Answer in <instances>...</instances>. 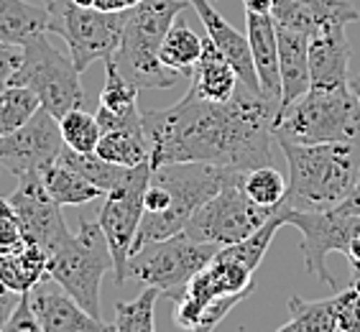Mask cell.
Segmentation results:
<instances>
[{
    "mask_svg": "<svg viewBox=\"0 0 360 332\" xmlns=\"http://www.w3.org/2000/svg\"><path fill=\"white\" fill-rule=\"evenodd\" d=\"M284 225H294L302 233L299 250L304 256L307 271L335 289V279L327 271V256H345L350 243L360 236V215H342L338 210H291L286 205Z\"/></svg>",
    "mask_w": 360,
    "mask_h": 332,
    "instance_id": "4fadbf2b",
    "label": "cell"
},
{
    "mask_svg": "<svg viewBox=\"0 0 360 332\" xmlns=\"http://www.w3.org/2000/svg\"><path fill=\"white\" fill-rule=\"evenodd\" d=\"M128 13V11H125ZM125 13H105L97 8H82L72 0H56L49 6L46 34L62 36L75 67L84 72L97 59H112L125 28Z\"/></svg>",
    "mask_w": 360,
    "mask_h": 332,
    "instance_id": "9c48e42d",
    "label": "cell"
},
{
    "mask_svg": "<svg viewBox=\"0 0 360 332\" xmlns=\"http://www.w3.org/2000/svg\"><path fill=\"white\" fill-rule=\"evenodd\" d=\"M103 131H141L143 120L139 110V87L128 82L112 59H105V87L95 113Z\"/></svg>",
    "mask_w": 360,
    "mask_h": 332,
    "instance_id": "d6986e66",
    "label": "cell"
},
{
    "mask_svg": "<svg viewBox=\"0 0 360 332\" xmlns=\"http://www.w3.org/2000/svg\"><path fill=\"white\" fill-rule=\"evenodd\" d=\"M302 3H314V6H327V3H335V0H302Z\"/></svg>",
    "mask_w": 360,
    "mask_h": 332,
    "instance_id": "bcb514c9",
    "label": "cell"
},
{
    "mask_svg": "<svg viewBox=\"0 0 360 332\" xmlns=\"http://www.w3.org/2000/svg\"><path fill=\"white\" fill-rule=\"evenodd\" d=\"M338 332H360V294L350 286L335 294Z\"/></svg>",
    "mask_w": 360,
    "mask_h": 332,
    "instance_id": "d590c367",
    "label": "cell"
},
{
    "mask_svg": "<svg viewBox=\"0 0 360 332\" xmlns=\"http://www.w3.org/2000/svg\"><path fill=\"white\" fill-rule=\"evenodd\" d=\"M31 307L39 319L41 332H105L110 330L108 322L92 317L90 312L82 309V305L75 297H70L54 279L46 276L44 281L28 291Z\"/></svg>",
    "mask_w": 360,
    "mask_h": 332,
    "instance_id": "2e32d148",
    "label": "cell"
},
{
    "mask_svg": "<svg viewBox=\"0 0 360 332\" xmlns=\"http://www.w3.org/2000/svg\"><path fill=\"white\" fill-rule=\"evenodd\" d=\"M217 248L222 245L194 241L181 230L176 236L146 243L133 250L128 258V279H136L143 286H156L164 297H169L187 284L215 256Z\"/></svg>",
    "mask_w": 360,
    "mask_h": 332,
    "instance_id": "8fae6325",
    "label": "cell"
},
{
    "mask_svg": "<svg viewBox=\"0 0 360 332\" xmlns=\"http://www.w3.org/2000/svg\"><path fill=\"white\" fill-rule=\"evenodd\" d=\"M202 54V39L184 21H174L159 46V59L176 75L192 77V70Z\"/></svg>",
    "mask_w": 360,
    "mask_h": 332,
    "instance_id": "83f0119b",
    "label": "cell"
},
{
    "mask_svg": "<svg viewBox=\"0 0 360 332\" xmlns=\"http://www.w3.org/2000/svg\"><path fill=\"white\" fill-rule=\"evenodd\" d=\"M271 18L276 21V26L309 36L327 23H345L347 26V23L360 21V11L350 0H335L327 6H314V3H302V0H274Z\"/></svg>",
    "mask_w": 360,
    "mask_h": 332,
    "instance_id": "ffe728a7",
    "label": "cell"
},
{
    "mask_svg": "<svg viewBox=\"0 0 360 332\" xmlns=\"http://www.w3.org/2000/svg\"><path fill=\"white\" fill-rule=\"evenodd\" d=\"M95 153L100 159L110 161V164L131 169V166L148 161L151 146H148L143 128L141 131H103V136L97 141Z\"/></svg>",
    "mask_w": 360,
    "mask_h": 332,
    "instance_id": "4316f807",
    "label": "cell"
},
{
    "mask_svg": "<svg viewBox=\"0 0 360 332\" xmlns=\"http://www.w3.org/2000/svg\"><path fill=\"white\" fill-rule=\"evenodd\" d=\"M276 136L299 143L360 141V105L350 82L338 87H309L289 108H281Z\"/></svg>",
    "mask_w": 360,
    "mask_h": 332,
    "instance_id": "8992f818",
    "label": "cell"
},
{
    "mask_svg": "<svg viewBox=\"0 0 360 332\" xmlns=\"http://www.w3.org/2000/svg\"><path fill=\"white\" fill-rule=\"evenodd\" d=\"M18 297H21L18 291L8 289V286L0 281V332H3V327H6L8 317L13 314L15 305H18Z\"/></svg>",
    "mask_w": 360,
    "mask_h": 332,
    "instance_id": "ab89813d",
    "label": "cell"
},
{
    "mask_svg": "<svg viewBox=\"0 0 360 332\" xmlns=\"http://www.w3.org/2000/svg\"><path fill=\"white\" fill-rule=\"evenodd\" d=\"M286 187L289 181L274 166H258V169L243 172V189L248 192L250 200L264 208H278L286 197Z\"/></svg>",
    "mask_w": 360,
    "mask_h": 332,
    "instance_id": "d6a6232c",
    "label": "cell"
},
{
    "mask_svg": "<svg viewBox=\"0 0 360 332\" xmlns=\"http://www.w3.org/2000/svg\"><path fill=\"white\" fill-rule=\"evenodd\" d=\"M238 84L240 79H238L233 64L217 51V46L210 39H202V54L192 70L189 92H194L202 100H210V103H225L238 90Z\"/></svg>",
    "mask_w": 360,
    "mask_h": 332,
    "instance_id": "603a6c76",
    "label": "cell"
},
{
    "mask_svg": "<svg viewBox=\"0 0 360 332\" xmlns=\"http://www.w3.org/2000/svg\"><path fill=\"white\" fill-rule=\"evenodd\" d=\"M289 164L284 202L291 210H333L360 179V141L299 143L276 136Z\"/></svg>",
    "mask_w": 360,
    "mask_h": 332,
    "instance_id": "3957f363",
    "label": "cell"
},
{
    "mask_svg": "<svg viewBox=\"0 0 360 332\" xmlns=\"http://www.w3.org/2000/svg\"><path fill=\"white\" fill-rule=\"evenodd\" d=\"M8 177H13V174L8 172L6 166H0V194H3V187H6V179Z\"/></svg>",
    "mask_w": 360,
    "mask_h": 332,
    "instance_id": "f6af8a7d",
    "label": "cell"
},
{
    "mask_svg": "<svg viewBox=\"0 0 360 332\" xmlns=\"http://www.w3.org/2000/svg\"><path fill=\"white\" fill-rule=\"evenodd\" d=\"M281 332H338V314H335V297L330 299H302L299 294L289 299V322L278 327Z\"/></svg>",
    "mask_w": 360,
    "mask_h": 332,
    "instance_id": "f1b7e54d",
    "label": "cell"
},
{
    "mask_svg": "<svg viewBox=\"0 0 360 332\" xmlns=\"http://www.w3.org/2000/svg\"><path fill=\"white\" fill-rule=\"evenodd\" d=\"M56 161H62V164L77 169V172L82 174V177H87L95 187L103 189L105 194L110 192V189L123 179V174H125V166L110 164V161L100 159L95 151H90V153L75 151V148H70V146H64Z\"/></svg>",
    "mask_w": 360,
    "mask_h": 332,
    "instance_id": "4dcf8cb0",
    "label": "cell"
},
{
    "mask_svg": "<svg viewBox=\"0 0 360 332\" xmlns=\"http://www.w3.org/2000/svg\"><path fill=\"white\" fill-rule=\"evenodd\" d=\"M8 202L18 212L31 241L39 243L46 253H51L64 238L70 236V228L62 217V205H56L49 197L41 172H28L18 177L11 194H8Z\"/></svg>",
    "mask_w": 360,
    "mask_h": 332,
    "instance_id": "9a60e30c",
    "label": "cell"
},
{
    "mask_svg": "<svg viewBox=\"0 0 360 332\" xmlns=\"http://www.w3.org/2000/svg\"><path fill=\"white\" fill-rule=\"evenodd\" d=\"M39 3H41V6H54V3H56V0H39Z\"/></svg>",
    "mask_w": 360,
    "mask_h": 332,
    "instance_id": "c3c4849f",
    "label": "cell"
},
{
    "mask_svg": "<svg viewBox=\"0 0 360 332\" xmlns=\"http://www.w3.org/2000/svg\"><path fill=\"white\" fill-rule=\"evenodd\" d=\"M236 169H225L215 164H200V161H184V164H164L151 169V179L159 181L161 187L169 192V205L164 212H143L133 241V250L141 245L161 238L176 236L184 230L197 210L205 202L222 189V184L230 179ZM131 250V253H133Z\"/></svg>",
    "mask_w": 360,
    "mask_h": 332,
    "instance_id": "5b68a950",
    "label": "cell"
},
{
    "mask_svg": "<svg viewBox=\"0 0 360 332\" xmlns=\"http://www.w3.org/2000/svg\"><path fill=\"white\" fill-rule=\"evenodd\" d=\"M284 205V202H281ZM278 205V208H281ZM278 208H264L243 189V172H233L217 194H212L184 225V233L200 243L230 245L253 236Z\"/></svg>",
    "mask_w": 360,
    "mask_h": 332,
    "instance_id": "ba28073f",
    "label": "cell"
},
{
    "mask_svg": "<svg viewBox=\"0 0 360 332\" xmlns=\"http://www.w3.org/2000/svg\"><path fill=\"white\" fill-rule=\"evenodd\" d=\"M44 187H46L49 197L56 202V205H87V202H95L97 197H105V192L100 187H95L87 177L72 169V166L62 164V161H54L49 164L41 172Z\"/></svg>",
    "mask_w": 360,
    "mask_h": 332,
    "instance_id": "484cf974",
    "label": "cell"
},
{
    "mask_svg": "<svg viewBox=\"0 0 360 332\" xmlns=\"http://www.w3.org/2000/svg\"><path fill=\"white\" fill-rule=\"evenodd\" d=\"M245 11H256V13H271L274 0H243Z\"/></svg>",
    "mask_w": 360,
    "mask_h": 332,
    "instance_id": "7bdbcfd3",
    "label": "cell"
},
{
    "mask_svg": "<svg viewBox=\"0 0 360 332\" xmlns=\"http://www.w3.org/2000/svg\"><path fill=\"white\" fill-rule=\"evenodd\" d=\"M151 179V161L125 169L123 179L105 194V205L100 210V228L105 233L108 248L112 253V279L115 284L128 281V258L133 241L143 217V192Z\"/></svg>",
    "mask_w": 360,
    "mask_h": 332,
    "instance_id": "7c38bea8",
    "label": "cell"
},
{
    "mask_svg": "<svg viewBox=\"0 0 360 332\" xmlns=\"http://www.w3.org/2000/svg\"><path fill=\"white\" fill-rule=\"evenodd\" d=\"M278 42V77H281V108H289L294 100L312 87L309 79V36L276 26ZM281 113V110H278Z\"/></svg>",
    "mask_w": 360,
    "mask_h": 332,
    "instance_id": "44dd1931",
    "label": "cell"
},
{
    "mask_svg": "<svg viewBox=\"0 0 360 332\" xmlns=\"http://www.w3.org/2000/svg\"><path fill=\"white\" fill-rule=\"evenodd\" d=\"M64 148L59 120L39 108L34 118L18 131L0 136V166H6L15 179L28 172H44L49 164L59 159Z\"/></svg>",
    "mask_w": 360,
    "mask_h": 332,
    "instance_id": "5bb4252c",
    "label": "cell"
},
{
    "mask_svg": "<svg viewBox=\"0 0 360 332\" xmlns=\"http://www.w3.org/2000/svg\"><path fill=\"white\" fill-rule=\"evenodd\" d=\"M31 241V236L23 228L21 217L13 210V205L8 202L6 194H0V253H13V250L26 248Z\"/></svg>",
    "mask_w": 360,
    "mask_h": 332,
    "instance_id": "e575fe53",
    "label": "cell"
},
{
    "mask_svg": "<svg viewBox=\"0 0 360 332\" xmlns=\"http://www.w3.org/2000/svg\"><path fill=\"white\" fill-rule=\"evenodd\" d=\"M350 90L355 92V97H358V105H360V75L350 77Z\"/></svg>",
    "mask_w": 360,
    "mask_h": 332,
    "instance_id": "ee69618b",
    "label": "cell"
},
{
    "mask_svg": "<svg viewBox=\"0 0 360 332\" xmlns=\"http://www.w3.org/2000/svg\"><path fill=\"white\" fill-rule=\"evenodd\" d=\"M112 274V253L100 222L79 217V230L70 233L49 253V276L75 297L82 309L100 317V284Z\"/></svg>",
    "mask_w": 360,
    "mask_h": 332,
    "instance_id": "52a82bcc",
    "label": "cell"
},
{
    "mask_svg": "<svg viewBox=\"0 0 360 332\" xmlns=\"http://www.w3.org/2000/svg\"><path fill=\"white\" fill-rule=\"evenodd\" d=\"M49 276V253L39 243L13 253H0V281L13 291H31Z\"/></svg>",
    "mask_w": 360,
    "mask_h": 332,
    "instance_id": "cb8c5ba5",
    "label": "cell"
},
{
    "mask_svg": "<svg viewBox=\"0 0 360 332\" xmlns=\"http://www.w3.org/2000/svg\"><path fill=\"white\" fill-rule=\"evenodd\" d=\"M350 286H353V289L360 294V276H353V284H350Z\"/></svg>",
    "mask_w": 360,
    "mask_h": 332,
    "instance_id": "7dc6e473",
    "label": "cell"
},
{
    "mask_svg": "<svg viewBox=\"0 0 360 332\" xmlns=\"http://www.w3.org/2000/svg\"><path fill=\"white\" fill-rule=\"evenodd\" d=\"M286 202L253 236L222 245L179 291L169 294L174 302V322L184 330H215L230 312L250 297L253 279L264 261L276 230L284 225Z\"/></svg>",
    "mask_w": 360,
    "mask_h": 332,
    "instance_id": "7a4b0ae2",
    "label": "cell"
},
{
    "mask_svg": "<svg viewBox=\"0 0 360 332\" xmlns=\"http://www.w3.org/2000/svg\"><path fill=\"white\" fill-rule=\"evenodd\" d=\"M192 8L200 15L202 26L207 28V39L217 46L225 59L233 64V70L238 72V79H240L245 87L261 92V84H258V75H256V64H253V54H250V44H248V34H240L236 28L230 26L225 18L220 15L212 0H189Z\"/></svg>",
    "mask_w": 360,
    "mask_h": 332,
    "instance_id": "ac0fdd59",
    "label": "cell"
},
{
    "mask_svg": "<svg viewBox=\"0 0 360 332\" xmlns=\"http://www.w3.org/2000/svg\"><path fill=\"white\" fill-rule=\"evenodd\" d=\"M161 291L156 286H146L139 297L131 302H115V319L110 322V330L118 332H153V309Z\"/></svg>",
    "mask_w": 360,
    "mask_h": 332,
    "instance_id": "1f68e13d",
    "label": "cell"
},
{
    "mask_svg": "<svg viewBox=\"0 0 360 332\" xmlns=\"http://www.w3.org/2000/svg\"><path fill=\"white\" fill-rule=\"evenodd\" d=\"M350 56L345 23H327L309 34V79L312 87H338L350 82Z\"/></svg>",
    "mask_w": 360,
    "mask_h": 332,
    "instance_id": "e0dca14e",
    "label": "cell"
},
{
    "mask_svg": "<svg viewBox=\"0 0 360 332\" xmlns=\"http://www.w3.org/2000/svg\"><path fill=\"white\" fill-rule=\"evenodd\" d=\"M79 75L82 72L75 67L72 56L51 46L46 34H39L23 44V64L15 77V84L31 87L39 95L41 108H46L59 120L75 108H84Z\"/></svg>",
    "mask_w": 360,
    "mask_h": 332,
    "instance_id": "30bf717a",
    "label": "cell"
},
{
    "mask_svg": "<svg viewBox=\"0 0 360 332\" xmlns=\"http://www.w3.org/2000/svg\"><path fill=\"white\" fill-rule=\"evenodd\" d=\"M23 64V46L0 39V90L8 84H15V77Z\"/></svg>",
    "mask_w": 360,
    "mask_h": 332,
    "instance_id": "8d00e7d4",
    "label": "cell"
},
{
    "mask_svg": "<svg viewBox=\"0 0 360 332\" xmlns=\"http://www.w3.org/2000/svg\"><path fill=\"white\" fill-rule=\"evenodd\" d=\"M59 128H62L64 146H70L75 151L90 153L97 148V141L103 136V128L97 123L95 115L84 110V108H75L67 115L59 118Z\"/></svg>",
    "mask_w": 360,
    "mask_h": 332,
    "instance_id": "836d02e7",
    "label": "cell"
},
{
    "mask_svg": "<svg viewBox=\"0 0 360 332\" xmlns=\"http://www.w3.org/2000/svg\"><path fill=\"white\" fill-rule=\"evenodd\" d=\"M49 8L31 6L26 0H0V39L11 44H26L34 36L46 34Z\"/></svg>",
    "mask_w": 360,
    "mask_h": 332,
    "instance_id": "d4e9b609",
    "label": "cell"
},
{
    "mask_svg": "<svg viewBox=\"0 0 360 332\" xmlns=\"http://www.w3.org/2000/svg\"><path fill=\"white\" fill-rule=\"evenodd\" d=\"M333 210H338V212H342V215H360V179L353 187V192L347 194L345 200L340 202L338 208H333Z\"/></svg>",
    "mask_w": 360,
    "mask_h": 332,
    "instance_id": "60d3db41",
    "label": "cell"
},
{
    "mask_svg": "<svg viewBox=\"0 0 360 332\" xmlns=\"http://www.w3.org/2000/svg\"><path fill=\"white\" fill-rule=\"evenodd\" d=\"M41 108L39 95L26 84H8L0 90V136L18 131Z\"/></svg>",
    "mask_w": 360,
    "mask_h": 332,
    "instance_id": "f546056e",
    "label": "cell"
},
{
    "mask_svg": "<svg viewBox=\"0 0 360 332\" xmlns=\"http://www.w3.org/2000/svg\"><path fill=\"white\" fill-rule=\"evenodd\" d=\"M345 258H347V263H350V269H353V276H360V236L350 243Z\"/></svg>",
    "mask_w": 360,
    "mask_h": 332,
    "instance_id": "b9f144b4",
    "label": "cell"
},
{
    "mask_svg": "<svg viewBox=\"0 0 360 332\" xmlns=\"http://www.w3.org/2000/svg\"><path fill=\"white\" fill-rule=\"evenodd\" d=\"M6 332H41L39 327V319L34 314V307H31V294L28 291H21V297H18V305H15L13 314L8 317Z\"/></svg>",
    "mask_w": 360,
    "mask_h": 332,
    "instance_id": "74e56055",
    "label": "cell"
},
{
    "mask_svg": "<svg viewBox=\"0 0 360 332\" xmlns=\"http://www.w3.org/2000/svg\"><path fill=\"white\" fill-rule=\"evenodd\" d=\"M278 97L238 84L230 100L210 103L187 92L164 110L141 113L151 169L164 164H215L236 172L274 166Z\"/></svg>",
    "mask_w": 360,
    "mask_h": 332,
    "instance_id": "6da1fadb",
    "label": "cell"
},
{
    "mask_svg": "<svg viewBox=\"0 0 360 332\" xmlns=\"http://www.w3.org/2000/svg\"><path fill=\"white\" fill-rule=\"evenodd\" d=\"M245 34H248L250 54H253V64H256L261 92L271 97H281L276 21L271 18V13L245 11Z\"/></svg>",
    "mask_w": 360,
    "mask_h": 332,
    "instance_id": "7402d4cb",
    "label": "cell"
},
{
    "mask_svg": "<svg viewBox=\"0 0 360 332\" xmlns=\"http://www.w3.org/2000/svg\"><path fill=\"white\" fill-rule=\"evenodd\" d=\"M82 8H97V11H105V13H125L141 3V0H72Z\"/></svg>",
    "mask_w": 360,
    "mask_h": 332,
    "instance_id": "f35d334b",
    "label": "cell"
},
{
    "mask_svg": "<svg viewBox=\"0 0 360 332\" xmlns=\"http://www.w3.org/2000/svg\"><path fill=\"white\" fill-rule=\"evenodd\" d=\"M192 8L189 0H141L125 13V28L112 62L139 90H172L176 72L159 59V46L176 15Z\"/></svg>",
    "mask_w": 360,
    "mask_h": 332,
    "instance_id": "277c9868",
    "label": "cell"
}]
</instances>
